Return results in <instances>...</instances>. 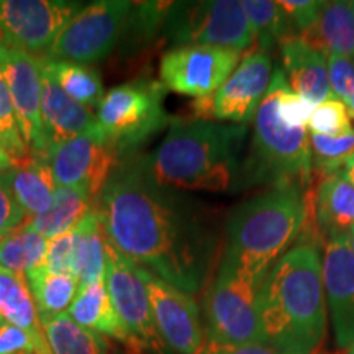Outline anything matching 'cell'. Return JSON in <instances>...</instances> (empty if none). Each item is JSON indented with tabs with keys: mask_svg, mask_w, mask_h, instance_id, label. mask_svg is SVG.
I'll return each mask as SVG.
<instances>
[{
	"mask_svg": "<svg viewBox=\"0 0 354 354\" xmlns=\"http://www.w3.org/2000/svg\"><path fill=\"white\" fill-rule=\"evenodd\" d=\"M94 209L105 240L122 256L192 297L207 286L218 254L210 212L158 184L143 156L120 158Z\"/></svg>",
	"mask_w": 354,
	"mask_h": 354,
	"instance_id": "1",
	"label": "cell"
},
{
	"mask_svg": "<svg viewBox=\"0 0 354 354\" xmlns=\"http://www.w3.org/2000/svg\"><path fill=\"white\" fill-rule=\"evenodd\" d=\"M264 343L282 354H313L326 335L320 246L300 241L276 261L259 290Z\"/></svg>",
	"mask_w": 354,
	"mask_h": 354,
	"instance_id": "2",
	"label": "cell"
},
{
	"mask_svg": "<svg viewBox=\"0 0 354 354\" xmlns=\"http://www.w3.org/2000/svg\"><path fill=\"white\" fill-rule=\"evenodd\" d=\"M246 135V125L172 118L165 140L143 162L158 184L179 192H236Z\"/></svg>",
	"mask_w": 354,
	"mask_h": 354,
	"instance_id": "3",
	"label": "cell"
},
{
	"mask_svg": "<svg viewBox=\"0 0 354 354\" xmlns=\"http://www.w3.org/2000/svg\"><path fill=\"white\" fill-rule=\"evenodd\" d=\"M307 216L305 187L272 185L230 212L220 261L264 281L269 269L304 232Z\"/></svg>",
	"mask_w": 354,
	"mask_h": 354,
	"instance_id": "4",
	"label": "cell"
},
{
	"mask_svg": "<svg viewBox=\"0 0 354 354\" xmlns=\"http://www.w3.org/2000/svg\"><path fill=\"white\" fill-rule=\"evenodd\" d=\"M287 84L284 71L277 68L256 112L253 141L250 154L243 159L238 190L284 184L305 187L312 179L307 128L289 127L279 117V95Z\"/></svg>",
	"mask_w": 354,
	"mask_h": 354,
	"instance_id": "5",
	"label": "cell"
},
{
	"mask_svg": "<svg viewBox=\"0 0 354 354\" xmlns=\"http://www.w3.org/2000/svg\"><path fill=\"white\" fill-rule=\"evenodd\" d=\"M166 87L153 79H135L110 88L97 109V123L120 156L135 154L140 145L167 127Z\"/></svg>",
	"mask_w": 354,
	"mask_h": 354,
	"instance_id": "6",
	"label": "cell"
},
{
	"mask_svg": "<svg viewBox=\"0 0 354 354\" xmlns=\"http://www.w3.org/2000/svg\"><path fill=\"white\" fill-rule=\"evenodd\" d=\"M261 286L263 279L220 261L203 297V330L210 343H264L258 313Z\"/></svg>",
	"mask_w": 354,
	"mask_h": 354,
	"instance_id": "7",
	"label": "cell"
},
{
	"mask_svg": "<svg viewBox=\"0 0 354 354\" xmlns=\"http://www.w3.org/2000/svg\"><path fill=\"white\" fill-rule=\"evenodd\" d=\"M162 38L177 46H215L245 53L254 44V33L238 0L171 2Z\"/></svg>",
	"mask_w": 354,
	"mask_h": 354,
	"instance_id": "8",
	"label": "cell"
},
{
	"mask_svg": "<svg viewBox=\"0 0 354 354\" xmlns=\"http://www.w3.org/2000/svg\"><path fill=\"white\" fill-rule=\"evenodd\" d=\"M131 7L128 0L87 3L57 32L41 57L84 66L105 59L122 41Z\"/></svg>",
	"mask_w": 354,
	"mask_h": 354,
	"instance_id": "9",
	"label": "cell"
},
{
	"mask_svg": "<svg viewBox=\"0 0 354 354\" xmlns=\"http://www.w3.org/2000/svg\"><path fill=\"white\" fill-rule=\"evenodd\" d=\"M105 286L115 312L138 354H171L154 326L151 304L138 266L115 251L109 243Z\"/></svg>",
	"mask_w": 354,
	"mask_h": 354,
	"instance_id": "10",
	"label": "cell"
},
{
	"mask_svg": "<svg viewBox=\"0 0 354 354\" xmlns=\"http://www.w3.org/2000/svg\"><path fill=\"white\" fill-rule=\"evenodd\" d=\"M272 79V55L254 50L243 55L240 64L218 91L194 104L201 118L246 125L253 122Z\"/></svg>",
	"mask_w": 354,
	"mask_h": 354,
	"instance_id": "11",
	"label": "cell"
},
{
	"mask_svg": "<svg viewBox=\"0 0 354 354\" xmlns=\"http://www.w3.org/2000/svg\"><path fill=\"white\" fill-rule=\"evenodd\" d=\"M243 53L215 46H177L161 57L159 79L166 91L207 99L212 97L240 64Z\"/></svg>",
	"mask_w": 354,
	"mask_h": 354,
	"instance_id": "12",
	"label": "cell"
},
{
	"mask_svg": "<svg viewBox=\"0 0 354 354\" xmlns=\"http://www.w3.org/2000/svg\"><path fill=\"white\" fill-rule=\"evenodd\" d=\"M148 290L154 326L171 354H202L205 349V330L201 310L192 295L154 276L138 266Z\"/></svg>",
	"mask_w": 354,
	"mask_h": 354,
	"instance_id": "13",
	"label": "cell"
},
{
	"mask_svg": "<svg viewBox=\"0 0 354 354\" xmlns=\"http://www.w3.org/2000/svg\"><path fill=\"white\" fill-rule=\"evenodd\" d=\"M81 8V2L69 0H0V41L32 56L44 55Z\"/></svg>",
	"mask_w": 354,
	"mask_h": 354,
	"instance_id": "14",
	"label": "cell"
},
{
	"mask_svg": "<svg viewBox=\"0 0 354 354\" xmlns=\"http://www.w3.org/2000/svg\"><path fill=\"white\" fill-rule=\"evenodd\" d=\"M46 156L57 187H87L94 201L122 158L99 123L76 138L48 149Z\"/></svg>",
	"mask_w": 354,
	"mask_h": 354,
	"instance_id": "15",
	"label": "cell"
},
{
	"mask_svg": "<svg viewBox=\"0 0 354 354\" xmlns=\"http://www.w3.org/2000/svg\"><path fill=\"white\" fill-rule=\"evenodd\" d=\"M0 73L10 94L21 138L32 154H46L41 123V66L28 53L0 41Z\"/></svg>",
	"mask_w": 354,
	"mask_h": 354,
	"instance_id": "16",
	"label": "cell"
},
{
	"mask_svg": "<svg viewBox=\"0 0 354 354\" xmlns=\"http://www.w3.org/2000/svg\"><path fill=\"white\" fill-rule=\"evenodd\" d=\"M322 276L335 342L346 349L354 342V253L348 234L323 241Z\"/></svg>",
	"mask_w": 354,
	"mask_h": 354,
	"instance_id": "17",
	"label": "cell"
},
{
	"mask_svg": "<svg viewBox=\"0 0 354 354\" xmlns=\"http://www.w3.org/2000/svg\"><path fill=\"white\" fill-rule=\"evenodd\" d=\"M308 221L315 227L312 238L318 246L351 232L354 228V184L343 174L322 179L315 196H308Z\"/></svg>",
	"mask_w": 354,
	"mask_h": 354,
	"instance_id": "18",
	"label": "cell"
},
{
	"mask_svg": "<svg viewBox=\"0 0 354 354\" xmlns=\"http://www.w3.org/2000/svg\"><path fill=\"white\" fill-rule=\"evenodd\" d=\"M287 82L292 92L317 107L331 99L326 53L313 46L302 37H290L279 44Z\"/></svg>",
	"mask_w": 354,
	"mask_h": 354,
	"instance_id": "19",
	"label": "cell"
},
{
	"mask_svg": "<svg viewBox=\"0 0 354 354\" xmlns=\"http://www.w3.org/2000/svg\"><path fill=\"white\" fill-rule=\"evenodd\" d=\"M41 79V123L48 153V149L94 128L97 117L91 109L71 99L43 69Z\"/></svg>",
	"mask_w": 354,
	"mask_h": 354,
	"instance_id": "20",
	"label": "cell"
},
{
	"mask_svg": "<svg viewBox=\"0 0 354 354\" xmlns=\"http://www.w3.org/2000/svg\"><path fill=\"white\" fill-rule=\"evenodd\" d=\"M68 315L84 328L94 331L110 342L113 339L131 354H138L135 343L115 312L105 281L79 289L76 299L68 310Z\"/></svg>",
	"mask_w": 354,
	"mask_h": 354,
	"instance_id": "21",
	"label": "cell"
},
{
	"mask_svg": "<svg viewBox=\"0 0 354 354\" xmlns=\"http://www.w3.org/2000/svg\"><path fill=\"white\" fill-rule=\"evenodd\" d=\"M0 317L32 336L37 354H53L24 274L0 268Z\"/></svg>",
	"mask_w": 354,
	"mask_h": 354,
	"instance_id": "22",
	"label": "cell"
},
{
	"mask_svg": "<svg viewBox=\"0 0 354 354\" xmlns=\"http://www.w3.org/2000/svg\"><path fill=\"white\" fill-rule=\"evenodd\" d=\"M17 202L30 218L50 209L56 194V180L46 154H30L20 165L7 171Z\"/></svg>",
	"mask_w": 354,
	"mask_h": 354,
	"instance_id": "23",
	"label": "cell"
},
{
	"mask_svg": "<svg viewBox=\"0 0 354 354\" xmlns=\"http://www.w3.org/2000/svg\"><path fill=\"white\" fill-rule=\"evenodd\" d=\"M94 207L95 201L87 187H57L50 209L26 220L21 227L53 240L76 228Z\"/></svg>",
	"mask_w": 354,
	"mask_h": 354,
	"instance_id": "24",
	"label": "cell"
},
{
	"mask_svg": "<svg viewBox=\"0 0 354 354\" xmlns=\"http://www.w3.org/2000/svg\"><path fill=\"white\" fill-rule=\"evenodd\" d=\"M107 274V240L95 209L74 228L73 276L79 289L105 281Z\"/></svg>",
	"mask_w": 354,
	"mask_h": 354,
	"instance_id": "25",
	"label": "cell"
},
{
	"mask_svg": "<svg viewBox=\"0 0 354 354\" xmlns=\"http://www.w3.org/2000/svg\"><path fill=\"white\" fill-rule=\"evenodd\" d=\"M302 38L328 55L354 59V13L351 2L336 0L323 3L315 26Z\"/></svg>",
	"mask_w": 354,
	"mask_h": 354,
	"instance_id": "26",
	"label": "cell"
},
{
	"mask_svg": "<svg viewBox=\"0 0 354 354\" xmlns=\"http://www.w3.org/2000/svg\"><path fill=\"white\" fill-rule=\"evenodd\" d=\"M53 354H107L110 339L77 325L68 313L39 317Z\"/></svg>",
	"mask_w": 354,
	"mask_h": 354,
	"instance_id": "27",
	"label": "cell"
},
{
	"mask_svg": "<svg viewBox=\"0 0 354 354\" xmlns=\"http://www.w3.org/2000/svg\"><path fill=\"white\" fill-rule=\"evenodd\" d=\"M39 66L53 81L79 104L87 109H99L104 99V84L97 69L69 61H53L39 57Z\"/></svg>",
	"mask_w": 354,
	"mask_h": 354,
	"instance_id": "28",
	"label": "cell"
},
{
	"mask_svg": "<svg viewBox=\"0 0 354 354\" xmlns=\"http://www.w3.org/2000/svg\"><path fill=\"white\" fill-rule=\"evenodd\" d=\"M25 277L39 317L66 313L79 292L77 279L51 272L44 266L30 271Z\"/></svg>",
	"mask_w": 354,
	"mask_h": 354,
	"instance_id": "29",
	"label": "cell"
},
{
	"mask_svg": "<svg viewBox=\"0 0 354 354\" xmlns=\"http://www.w3.org/2000/svg\"><path fill=\"white\" fill-rule=\"evenodd\" d=\"M243 8L254 33L258 50L272 53L286 38L295 37L286 13L272 0H245Z\"/></svg>",
	"mask_w": 354,
	"mask_h": 354,
	"instance_id": "30",
	"label": "cell"
},
{
	"mask_svg": "<svg viewBox=\"0 0 354 354\" xmlns=\"http://www.w3.org/2000/svg\"><path fill=\"white\" fill-rule=\"evenodd\" d=\"M48 240L39 233L20 227L0 238V268L26 276L44 264Z\"/></svg>",
	"mask_w": 354,
	"mask_h": 354,
	"instance_id": "31",
	"label": "cell"
},
{
	"mask_svg": "<svg viewBox=\"0 0 354 354\" xmlns=\"http://www.w3.org/2000/svg\"><path fill=\"white\" fill-rule=\"evenodd\" d=\"M169 7L171 2H133L120 41L128 55L140 53L162 33Z\"/></svg>",
	"mask_w": 354,
	"mask_h": 354,
	"instance_id": "32",
	"label": "cell"
},
{
	"mask_svg": "<svg viewBox=\"0 0 354 354\" xmlns=\"http://www.w3.org/2000/svg\"><path fill=\"white\" fill-rule=\"evenodd\" d=\"M0 146L12 158L15 165L24 162L32 154L28 146L25 145L24 138H21L15 109H13L2 73H0Z\"/></svg>",
	"mask_w": 354,
	"mask_h": 354,
	"instance_id": "33",
	"label": "cell"
},
{
	"mask_svg": "<svg viewBox=\"0 0 354 354\" xmlns=\"http://www.w3.org/2000/svg\"><path fill=\"white\" fill-rule=\"evenodd\" d=\"M308 127L312 133L325 136H342L354 130L348 105L335 97L317 105Z\"/></svg>",
	"mask_w": 354,
	"mask_h": 354,
	"instance_id": "34",
	"label": "cell"
},
{
	"mask_svg": "<svg viewBox=\"0 0 354 354\" xmlns=\"http://www.w3.org/2000/svg\"><path fill=\"white\" fill-rule=\"evenodd\" d=\"M326 64H328L331 95L348 105L354 99V59H349L346 56L328 55Z\"/></svg>",
	"mask_w": 354,
	"mask_h": 354,
	"instance_id": "35",
	"label": "cell"
},
{
	"mask_svg": "<svg viewBox=\"0 0 354 354\" xmlns=\"http://www.w3.org/2000/svg\"><path fill=\"white\" fill-rule=\"evenodd\" d=\"M323 3L318 0H282L279 7L286 13L295 37H304L315 26Z\"/></svg>",
	"mask_w": 354,
	"mask_h": 354,
	"instance_id": "36",
	"label": "cell"
},
{
	"mask_svg": "<svg viewBox=\"0 0 354 354\" xmlns=\"http://www.w3.org/2000/svg\"><path fill=\"white\" fill-rule=\"evenodd\" d=\"M277 110L281 120L287 123L289 127L294 128H307L310 117H312L315 105L310 104L308 100L292 92L289 84L282 88L281 95H279Z\"/></svg>",
	"mask_w": 354,
	"mask_h": 354,
	"instance_id": "37",
	"label": "cell"
},
{
	"mask_svg": "<svg viewBox=\"0 0 354 354\" xmlns=\"http://www.w3.org/2000/svg\"><path fill=\"white\" fill-rule=\"evenodd\" d=\"M74 263V230L59 236L48 240L46 258H44V268L56 274H66L73 276ZM74 277V276H73ZM76 279V277H74Z\"/></svg>",
	"mask_w": 354,
	"mask_h": 354,
	"instance_id": "38",
	"label": "cell"
},
{
	"mask_svg": "<svg viewBox=\"0 0 354 354\" xmlns=\"http://www.w3.org/2000/svg\"><path fill=\"white\" fill-rule=\"evenodd\" d=\"M26 221V215L17 202L7 172L0 174V238L19 230Z\"/></svg>",
	"mask_w": 354,
	"mask_h": 354,
	"instance_id": "39",
	"label": "cell"
},
{
	"mask_svg": "<svg viewBox=\"0 0 354 354\" xmlns=\"http://www.w3.org/2000/svg\"><path fill=\"white\" fill-rule=\"evenodd\" d=\"M0 354H37L35 342L26 331L10 323H0Z\"/></svg>",
	"mask_w": 354,
	"mask_h": 354,
	"instance_id": "40",
	"label": "cell"
},
{
	"mask_svg": "<svg viewBox=\"0 0 354 354\" xmlns=\"http://www.w3.org/2000/svg\"><path fill=\"white\" fill-rule=\"evenodd\" d=\"M202 354H282L268 343L248 344H216L207 342Z\"/></svg>",
	"mask_w": 354,
	"mask_h": 354,
	"instance_id": "41",
	"label": "cell"
},
{
	"mask_svg": "<svg viewBox=\"0 0 354 354\" xmlns=\"http://www.w3.org/2000/svg\"><path fill=\"white\" fill-rule=\"evenodd\" d=\"M13 166H15V162L12 161V158L8 156V154L3 151L2 146H0V174H3V172L10 171Z\"/></svg>",
	"mask_w": 354,
	"mask_h": 354,
	"instance_id": "42",
	"label": "cell"
},
{
	"mask_svg": "<svg viewBox=\"0 0 354 354\" xmlns=\"http://www.w3.org/2000/svg\"><path fill=\"white\" fill-rule=\"evenodd\" d=\"M107 354H131V353L127 351V349L123 348V346H120V344H118V343L110 342V346H109Z\"/></svg>",
	"mask_w": 354,
	"mask_h": 354,
	"instance_id": "43",
	"label": "cell"
},
{
	"mask_svg": "<svg viewBox=\"0 0 354 354\" xmlns=\"http://www.w3.org/2000/svg\"><path fill=\"white\" fill-rule=\"evenodd\" d=\"M344 177L349 180V183L354 184V153L351 159H349V165H348V169H346V174H344Z\"/></svg>",
	"mask_w": 354,
	"mask_h": 354,
	"instance_id": "44",
	"label": "cell"
},
{
	"mask_svg": "<svg viewBox=\"0 0 354 354\" xmlns=\"http://www.w3.org/2000/svg\"><path fill=\"white\" fill-rule=\"evenodd\" d=\"M348 241H349V246H351V251L354 253V228H351V232L348 233Z\"/></svg>",
	"mask_w": 354,
	"mask_h": 354,
	"instance_id": "45",
	"label": "cell"
},
{
	"mask_svg": "<svg viewBox=\"0 0 354 354\" xmlns=\"http://www.w3.org/2000/svg\"><path fill=\"white\" fill-rule=\"evenodd\" d=\"M348 109H349V113H351V118L354 120V99L348 104Z\"/></svg>",
	"mask_w": 354,
	"mask_h": 354,
	"instance_id": "46",
	"label": "cell"
},
{
	"mask_svg": "<svg viewBox=\"0 0 354 354\" xmlns=\"http://www.w3.org/2000/svg\"><path fill=\"white\" fill-rule=\"evenodd\" d=\"M344 354H354V342L346 348V353H344Z\"/></svg>",
	"mask_w": 354,
	"mask_h": 354,
	"instance_id": "47",
	"label": "cell"
},
{
	"mask_svg": "<svg viewBox=\"0 0 354 354\" xmlns=\"http://www.w3.org/2000/svg\"><path fill=\"white\" fill-rule=\"evenodd\" d=\"M351 6H353V13H354V2H351Z\"/></svg>",
	"mask_w": 354,
	"mask_h": 354,
	"instance_id": "48",
	"label": "cell"
},
{
	"mask_svg": "<svg viewBox=\"0 0 354 354\" xmlns=\"http://www.w3.org/2000/svg\"><path fill=\"white\" fill-rule=\"evenodd\" d=\"M2 322H3V320H2V317H0V323H2Z\"/></svg>",
	"mask_w": 354,
	"mask_h": 354,
	"instance_id": "49",
	"label": "cell"
}]
</instances>
